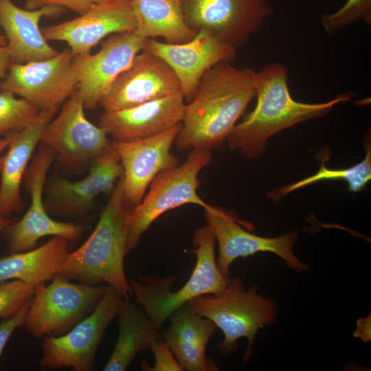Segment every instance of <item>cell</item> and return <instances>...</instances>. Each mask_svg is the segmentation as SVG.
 Masks as SVG:
<instances>
[{
	"instance_id": "cell-1",
	"label": "cell",
	"mask_w": 371,
	"mask_h": 371,
	"mask_svg": "<svg viewBox=\"0 0 371 371\" xmlns=\"http://www.w3.org/2000/svg\"><path fill=\"white\" fill-rule=\"evenodd\" d=\"M256 72L229 62L207 71L188 104L175 139L179 150L211 151L223 146L256 97Z\"/></svg>"
},
{
	"instance_id": "cell-2",
	"label": "cell",
	"mask_w": 371,
	"mask_h": 371,
	"mask_svg": "<svg viewBox=\"0 0 371 371\" xmlns=\"http://www.w3.org/2000/svg\"><path fill=\"white\" fill-rule=\"evenodd\" d=\"M256 105L229 133L226 142L231 150H239L243 158L263 157L269 138L297 124L321 117L334 107L350 100L352 92L320 103L294 100L288 87V69L280 63H271L256 72Z\"/></svg>"
},
{
	"instance_id": "cell-3",
	"label": "cell",
	"mask_w": 371,
	"mask_h": 371,
	"mask_svg": "<svg viewBox=\"0 0 371 371\" xmlns=\"http://www.w3.org/2000/svg\"><path fill=\"white\" fill-rule=\"evenodd\" d=\"M132 207L124 194L122 175L95 229L78 249L68 253L56 274L91 286L106 283L124 298L131 297L124 258L127 218Z\"/></svg>"
},
{
	"instance_id": "cell-4",
	"label": "cell",
	"mask_w": 371,
	"mask_h": 371,
	"mask_svg": "<svg viewBox=\"0 0 371 371\" xmlns=\"http://www.w3.org/2000/svg\"><path fill=\"white\" fill-rule=\"evenodd\" d=\"M215 237L207 225L196 230L193 237L196 256L195 267L187 282L172 292L174 276L167 278L138 276L128 280L135 303L145 311L160 330L170 316L192 300L203 295H218L227 287L230 278L219 270L214 254Z\"/></svg>"
},
{
	"instance_id": "cell-5",
	"label": "cell",
	"mask_w": 371,
	"mask_h": 371,
	"mask_svg": "<svg viewBox=\"0 0 371 371\" xmlns=\"http://www.w3.org/2000/svg\"><path fill=\"white\" fill-rule=\"evenodd\" d=\"M258 289V285H253L245 291L240 279H230L221 293L201 295L185 304L194 313L212 321L222 330L224 339L217 348L223 355L235 352L238 347V339L247 338L244 363L250 358L258 330L274 324L278 313L276 302L260 295Z\"/></svg>"
},
{
	"instance_id": "cell-6",
	"label": "cell",
	"mask_w": 371,
	"mask_h": 371,
	"mask_svg": "<svg viewBox=\"0 0 371 371\" xmlns=\"http://www.w3.org/2000/svg\"><path fill=\"white\" fill-rule=\"evenodd\" d=\"M212 161L211 151L192 150L181 165L159 172L142 201L132 207L127 218L126 252L135 249L142 234L161 214L185 204L204 208L208 204L197 194L198 175Z\"/></svg>"
},
{
	"instance_id": "cell-7",
	"label": "cell",
	"mask_w": 371,
	"mask_h": 371,
	"mask_svg": "<svg viewBox=\"0 0 371 371\" xmlns=\"http://www.w3.org/2000/svg\"><path fill=\"white\" fill-rule=\"evenodd\" d=\"M51 281L35 286L23 324L37 339L69 331L93 311L106 288L74 284L57 274Z\"/></svg>"
},
{
	"instance_id": "cell-8",
	"label": "cell",
	"mask_w": 371,
	"mask_h": 371,
	"mask_svg": "<svg viewBox=\"0 0 371 371\" xmlns=\"http://www.w3.org/2000/svg\"><path fill=\"white\" fill-rule=\"evenodd\" d=\"M56 159L54 150L41 143L26 169L23 180L30 196V206L19 221H13L3 232L9 254L31 250L45 236H60L74 243L83 234L84 225L54 220L46 210L43 200L46 177Z\"/></svg>"
},
{
	"instance_id": "cell-9",
	"label": "cell",
	"mask_w": 371,
	"mask_h": 371,
	"mask_svg": "<svg viewBox=\"0 0 371 371\" xmlns=\"http://www.w3.org/2000/svg\"><path fill=\"white\" fill-rule=\"evenodd\" d=\"M124 297L111 286L93 311L69 331L60 336H46L42 344L41 368H71L91 371L100 343L106 329L117 316Z\"/></svg>"
},
{
	"instance_id": "cell-10",
	"label": "cell",
	"mask_w": 371,
	"mask_h": 371,
	"mask_svg": "<svg viewBox=\"0 0 371 371\" xmlns=\"http://www.w3.org/2000/svg\"><path fill=\"white\" fill-rule=\"evenodd\" d=\"M76 89L63 104L58 116L45 126L40 142L54 150L66 168L80 171L112 148L108 134L89 122Z\"/></svg>"
},
{
	"instance_id": "cell-11",
	"label": "cell",
	"mask_w": 371,
	"mask_h": 371,
	"mask_svg": "<svg viewBox=\"0 0 371 371\" xmlns=\"http://www.w3.org/2000/svg\"><path fill=\"white\" fill-rule=\"evenodd\" d=\"M74 54L65 48L53 58L25 64L12 63L0 91L18 95L38 110L59 107L77 89Z\"/></svg>"
},
{
	"instance_id": "cell-12",
	"label": "cell",
	"mask_w": 371,
	"mask_h": 371,
	"mask_svg": "<svg viewBox=\"0 0 371 371\" xmlns=\"http://www.w3.org/2000/svg\"><path fill=\"white\" fill-rule=\"evenodd\" d=\"M203 209L207 225L218 245L216 263L225 276L229 278V267L234 260L258 252L278 255L295 271H308V265L302 262L293 252L294 245L299 238L297 232L291 231L273 238L260 236L244 229L234 216L221 207L208 204Z\"/></svg>"
},
{
	"instance_id": "cell-13",
	"label": "cell",
	"mask_w": 371,
	"mask_h": 371,
	"mask_svg": "<svg viewBox=\"0 0 371 371\" xmlns=\"http://www.w3.org/2000/svg\"><path fill=\"white\" fill-rule=\"evenodd\" d=\"M188 25L205 29L236 47L260 31L273 8L267 0H183Z\"/></svg>"
},
{
	"instance_id": "cell-14",
	"label": "cell",
	"mask_w": 371,
	"mask_h": 371,
	"mask_svg": "<svg viewBox=\"0 0 371 371\" xmlns=\"http://www.w3.org/2000/svg\"><path fill=\"white\" fill-rule=\"evenodd\" d=\"M145 41L133 32L114 34L98 53L74 56L72 68L85 109L92 110L100 106L115 78L144 49Z\"/></svg>"
},
{
	"instance_id": "cell-15",
	"label": "cell",
	"mask_w": 371,
	"mask_h": 371,
	"mask_svg": "<svg viewBox=\"0 0 371 371\" xmlns=\"http://www.w3.org/2000/svg\"><path fill=\"white\" fill-rule=\"evenodd\" d=\"M144 49L163 60L173 71L184 98L194 97L205 73L216 65L235 58L236 47L205 29L199 30L190 41L162 43L146 38Z\"/></svg>"
},
{
	"instance_id": "cell-16",
	"label": "cell",
	"mask_w": 371,
	"mask_h": 371,
	"mask_svg": "<svg viewBox=\"0 0 371 371\" xmlns=\"http://www.w3.org/2000/svg\"><path fill=\"white\" fill-rule=\"evenodd\" d=\"M179 93L183 94L181 87L171 68L143 49L115 78L100 106L113 112Z\"/></svg>"
},
{
	"instance_id": "cell-17",
	"label": "cell",
	"mask_w": 371,
	"mask_h": 371,
	"mask_svg": "<svg viewBox=\"0 0 371 371\" xmlns=\"http://www.w3.org/2000/svg\"><path fill=\"white\" fill-rule=\"evenodd\" d=\"M123 175V167L112 147L94 159L84 178L71 181L53 179L45 183V206L47 213L56 216L75 218L91 211L95 199L102 193H111Z\"/></svg>"
},
{
	"instance_id": "cell-18",
	"label": "cell",
	"mask_w": 371,
	"mask_h": 371,
	"mask_svg": "<svg viewBox=\"0 0 371 371\" xmlns=\"http://www.w3.org/2000/svg\"><path fill=\"white\" fill-rule=\"evenodd\" d=\"M135 25L129 0H104L78 17L41 30L47 41L66 42L74 56L89 53L106 36L133 32Z\"/></svg>"
},
{
	"instance_id": "cell-19",
	"label": "cell",
	"mask_w": 371,
	"mask_h": 371,
	"mask_svg": "<svg viewBox=\"0 0 371 371\" xmlns=\"http://www.w3.org/2000/svg\"><path fill=\"white\" fill-rule=\"evenodd\" d=\"M181 123L159 135L133 141H111L123 167L125 196L133 206L139 204L153 179L161 172L177 166L171 146Z\"/></svg>"
},
{
	"instance_id": "cell-20",
	"label": "cell",
	"mask_w": 371,
	"mask_h": 371,
	"mask_svg": "<svg viewBox=\"0 0 371 371\" xmlns=\"http://www.w3.org/2000/svg\"><path fill=\"white\" fill-rule=\"evenodd\" d=\"M182 93L146 102L125 109L104 112L98 126L115 141L150 137L181 124L186 109Z\"/></svg>"
},
{
	"instance_id": "cell-21",
	"label": "cell",
	"mask_w": 371,
	"mask_h": 371,
	"mask_svg": "<svg viewBox=\"0 0 371 371\" xmlns=\"http://www.w3.org/2000/svg\"><path fill=\"white\" fill-rule=\"evenodd\" d=\"M66 10L57 5L30 10L16 6L12 0H0V26L5 34L12 63L25 64L57 56L59 52L44 38L38 24L43 16L58 17Z\"/></svg>"
},
{
	"instance_id": "cell-22",
	"label": "cell",
	"mask_w": 371,
	"mask_h": 371,
	"mask_svg": "<svg viewBox=\"0 0 371 371\" xmlns=\"http://www.w3.org/2000/svg\"><path fill=\"white\" fill-rule=\"evenodd\" d=\"M58 110L40 111L32 124L11 134L8 152L1 158L0 216L9 218L12 213L23 210L21 182L45 126Z\"/></svg>"
},
{
	"instance_id": "cell-23",
	"label": "cell",
	"mask_w": 371,
	"mask_h": 371,
	"mask_svg": "<svg viewBox=\"0 0 371 371\" xmlns=\"http://www.w3.org/2000/svg\"><path fill=\"white\" fill-rule=\"evenodd\" d=\"M169 318L170 324L161 333V337L183 370H218L205 354L207 345L217 328L216 324L194 313L186 305L176 310Z\"/></svg>"
},
{
	"instance_id": "cell-24",
	"label": "cell",
	"mask_w": 371,
	"mask_h": 371,
	"mask_svg": "<svg viewBox=\"0 0 371 371\" xmlns=\"http://www.w3.org/2000/svg\"><path fill=\"white\" fill-rule=\"evenodd\" d=\"M70 242L52 238L31 250L0 258V282L20 280L33 286L51 280L69 252Z\"/></svg>"
},
{
	"instance_id": "cell-25",
	"label": "cell",
	"mask_w": 371,
	"mask_h": 371,
	"mask_svg": "<svg viewBox=\"0 0 371 371\" xmlns=\"http://www.w3.org/2000/svg\"><path fill=\"white\" fill-rule=\"evenodd\" d=\"M119 333L104 371L126 370L137 354L161 339V330L131 297L124 298L117 314Z\"/></svg>"
},
{
	"instance_id": "cell-26",
	"label": "cell",
	"mask_w": 371,
	"mask_h": 371,
	"mask_svg": "<svg viewBox=\"0 0 371 371\" xmlns=\"http://www.w3.org/2000/svg\"><path fill=\"white\" fill-rule=\"evenodd\" d=\"M136 25L133 32L143 38H164L182 43L196 34L186 22L183 0H130Z\"/></svg>"
},
{
	"instance_id": "cell-27",
	"label": "cell",
	"mask_w": 371,
	"mask_h": 371,
	"mask_svg": "<svg viewBox=\"0 0 371 371\" xmlns=\"http://www.w3.org/2000/svg\"><path fill=\"white\" fill-rule=\"evenodd\" d=\"M366 155L363 160L355 165L340 169L328 168L326 165V159H329V155L326 156V153H323L321 158V165L317 172L314 175L305 179L294 182L293 183L276 188L267 194V196L273 201H278L289 193L315 183L326 180H340L344 181L348 186V190L356 193L362 191L371 179V140L370 131L368 132L365 141Z\"/></svg>"
},
{
	"instance_id": "cell-28",
	"label": "cell",
	"mask_w": 371,
	"mask_h": 371,
	"mask_svg": "<svg viewBox=\"0 0 371 371\" xmlns=\"http://www.w3.org/2000/svg\"><path fill=\"white\" fill-rule=\"evenodd\" d=\"M40 111L24 98L0 91V134L5 137L21 131L32 124Z\"/></svg>"
},
{
	"instance_id": "cell-29",
	"label": "cell",
	"mask_w": 371,
	"mask_h": 371,
	"mask_svg": "<svg viewBox=\"0 0 371 371\" xmlns=\"http://www.w3.org/2000/svg\"><path fill=\"white\" fill-rule=\"evenodd\" d=\"M358 21L371 24V0H347L336 12L324 14L321 23L328 34H333Z\"/></svg>"
},
{
	"instance_id": "cell-30",
	"label": "cell",
	"mask_w": 371,
	"mask_h": 371,
	"mask_svg": "<svg viewBox=\"0 0 371 371\" xmlns=\"http://www.w3.org/2000/svg\"><path fill=\"white\" fill-rule=\"evenodd\" d=\"M35 286L24 281L14 279L0 282V317H12L21 306L31 300Z\"/></svg>"
},
{
	"instance_id": "cell-31",
	"label": "cell",
	"mask_w": 371,
	"mask_h": 371,
	"mask_svg": "<svg viewBox=\"0 0 371 371\" xmlns=\"http://www.w3.org/2000/svg\"><path fill=\"white\" fill-rule=\"evenodd\" d=\"M149 349L155 357V365L151 367L148 363L143 362L142 370L183 371L171 350L162 339L154 341Z\"/></svg>"
},
{
	"instance_id": "cell-32",
	"label": "cell",
	"mask_w": 371,
	"mask_h": 371,
	"mask_svg": "<svg viewBox=\"0 0 371 371\" xmlns=\"http://www.w3.org/2000/svg\"><path fill=\"white\" fill-rule=\"evenodd\" d=\"M102 1L104 0H25V8L34 10L45 5H57L82 14L93 3Z\"/></svg>"
},
{
	"instance_id": "cell-33",
	"label": "cell",
	"mask_w": 371,
	"mask_h": 371,
	"mask_svg": "<svg viewBox=\"0 0 371 371\" xmlns=\"http://www.w3.org/2000/svg\"><path fill=\"white\" fill-rule=\"evenodd\" d=\"M31 300L27 301L12 317L3 319L0 323V357L15 329L23 326Z\"/></svg>"
},
{
	"instance_id": "cell-34",
	"label": "cell",
	"mask_w": 371,
	"mask_h": 371,
	"mask_svg": "<svg viewBox=\"0 0 371 371\" xmlns=\"http://www.w3.org/2000/svg\"><path fill=\"white\" fill-rule=\"evenodd\" d=\"M370 314L365 318L358 319L354 336L361 338L363 341H370Z\"/></svg>"
},
{
	"instance_id": "cell-35",
	"label": "cell",
	"mask_w": 371,
	"mask_h": 371,
	"mask_svg": "<svg viewBox=\"0 0 371 371\" xmlns=\"http://www.w3.org/2000/svg\"><path fill=\"white\" fill-rule=\"evenodd\" d=\"M12 63L8 45H0V79L6 77V71L9 70Z\"/></svg>"
},
{
	"instance_id": "cell-36",
	"label": "cell",
	"mask_w": 371,
	"mask_h": 371,
	"mask_svg": "<svg viewBox=\"0 0 371 371\" xmlns=\"http://www.w3.org/2000/svg\"><path fill=\"white\" fill-rule=\"evenodd\" d=\"M11 140V135L5 136L4 138L0 139V166H1V154L3 150L8 146Z\"/></svg>"
},
{
	"instance_id": "cell-37",
	"label": "cell",
	"mask_w": 371,
	"mask_h": 371,
	"mask_svg": "<svg viewBox=\"0 0 371 371\" xmlns=\"http://www.w3.org/2000/svg\"><path fill=\"white\" fill-rule=\"evenodd\" d=\"M13 221L9 218L0 216V232H3Z\"/></svg>"
},
{
	"instance_id": "cell-38",
	"label": "cell",
	"mask_w": 371,
	"mask_h": 371,
	"mask_svg": "<svg viewBox=\"0 0 371 371\" xmlns=\"http://www.w3.org/2000/svg\"><path fill=\"white\" fill-rule=\"evenodd\" d=\"M0 45H7V40L5 36L0 34Z\"/></svg>"
},
{
	"instance_id": "cell-39",
	"label": "cell",
	"mask_w": 371,
	"mask_h": 371,
	"mask_svg": "<svg viewBox=\"0 0 371 371\" xmlns=\"http://www.w3.org/2000/svg\"><path fill=\"white\" fill-rule=\"evenodd\" d=\"M130 1V0H129Z\"/></svg>"
}]
</instances>
